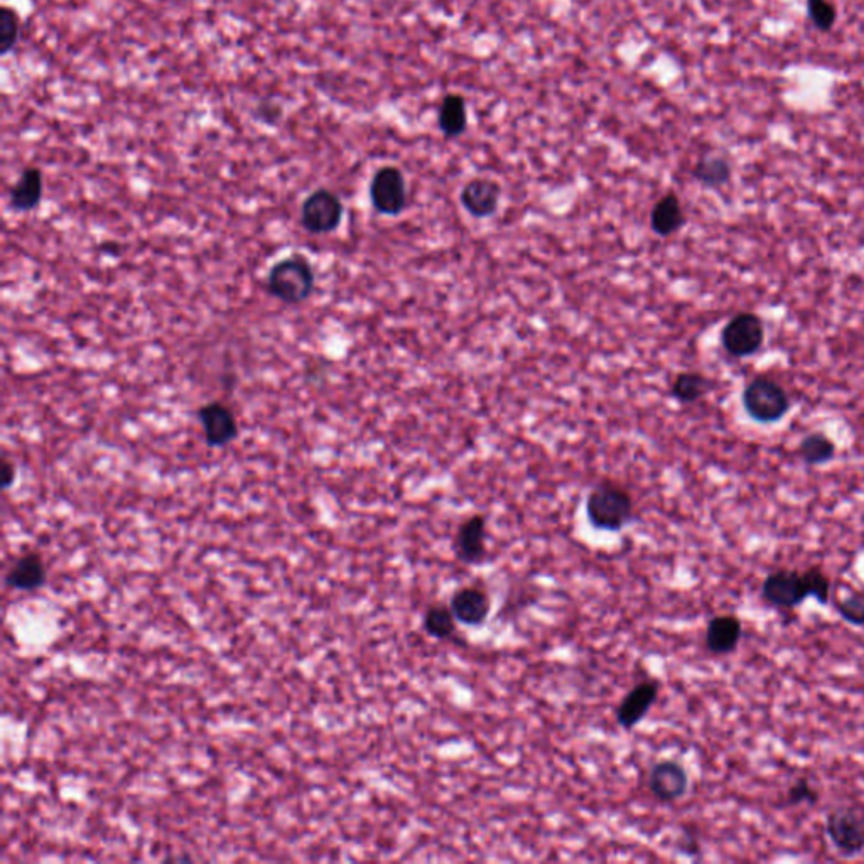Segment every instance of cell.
I'll use <instances>...</instances> for the list:
<instances>
[{
	"label": "cell",
	"mask_w": 864,
	"mask_h": 864,
	"mask_svg": "<svg viewBox=\"0 0 864 864\" xmlns=\"http://www.w3.org/2000/svg\"><path fill=\"white\" fill-rule=\"evenodd\" d=\"M316 286L313 265L304 255H287L272 265L267 276V291L277 301L301 304L308 301Z\"/></svg>",
	"instance_id": "cell-1"
},
{
	"label": "cell",
	"mask_w": 864,
	"mask_h": 864,
	"mask_svg": "<svg viewBox=\"0 0 864 864\" xmlns=\"http://www.w3.org/2000/svg\"><path fill=\"white\" fill-rule=\"evenodd\" d=\"M633 498L623 486L603 481L589 493L586 500V515L594 529L603 532H620L633 519Z\"/></svg>",
	"instance_id": "cell-2"
},
{
	"label": "cell",
	"mask_w": 864,
	"mask_h": 864,
	"mask_svg": "<svg viewBox=\"0 0 864 864\" xmlns=\"http://www.w3.org/2000/svg\"><path fill=\"white\" fill-rule=\"evenodd\" d=\"M746 416L758 424H775L787 416L792 407L787 390L767 375H758L741 394Z\"/></svg>",
	"instance_id": "cell-3"
},
{
	"label": "cell",
	"mask_w": 864,
	"mask_h": 864,
	"mask_svg": "<svg viewBox=\"0 0 864 864\" xmlns=\"http://www.w3.org/2000/svg\"><path fill=\"white\" fill-rule=\"evenodd\" d=\"M765 323L758 314L743 311L729 319L721 331V345L729 357L748 358L762 350Z\"/></svg>",
	"instance_id": "cell-4"
},
{
	"label": "cell",
	"mask_w": 864,
	"mask_h": 864,
	"mask_svg": "<svg viewBox=\"0 0 864 864\" xmlns=\"http://www.w3.org/2000/svg\"><path fill=\"white\" fill-rule=\"evenodd\" d=\"M826 834L837 853L856 858L864 853V814L854 807H836L826 817Z\"/></svg>",
	"instance_id": "cell-5"
},
{
	"label": "cell",
	"mask_w": 864,
	"mask_h": 864,
	"mask_svg": "<svg viewBox=\"0 0 864 864\" xmlns=\"http://www.w3.org/2000/svg\"><path fill=\"white\" fill-rule=\"evenodd\" d=\"M345 215L340 196L330 189L319 188L301 206V225L311 235H328L338 230Z\"/></svg>",
	"instance_id": "cell-6"
},
{
	"label": "cell",
	"mask_w": 864,
	"mask_h": 864,
	"mask_svg": "<svg viewBox=\"0 0 864 864\" xmlns=\"http://www.w3.org/2000/svg\"><path fill=\"white\" fill-rule=\"evenodd\" d=\"M370 201L380 215L397 216L405 210L407 184L399 168L384 166L373 174L370 183Z\"/></svg>",
	"instance_id": "cell-7"
},
{
	"label": "cell",
	"mask_w": 864,
	"mask_h": 864,
	"mask_svg": "<svg viewBox=\"0 0 864 864\" xmlns=\"http://www.w3.org/2000/svg\"><path fill=\"white\" fill-rule=\"evenodd\" d=\"M763 600L773 608L792 610L802 605L809 596L804 571L777 569L768 574L762 584Z\"/></svg>",
	"instance_id": "cell-8"
},
{
	"label": "cell",
	"mask_w": 864,
	"mask_h": 864,
	"mask_svg": "<svg viewBox=\"0 0 864 864\" xmlns=\"http://www.w3.org/2000/svg\"><path fill=\"white\" fill-rule=\"evenodd\" d=\"M198 421L205 434V443L210 448H225L238 436L237 417L223 402L213 400L198 409Z\"/></svg>",
	"instance_id": "cell-9"
},
{
	"label": "cell",
	"mask_w": 864,
	"mask_h": 864,
	"mask_svg": "<svg viewBox=\"0 0 864 864\" xmlns=\"http://www.w3.org/2000/svg\"><path fill=\"white\" fill-rule=\"evenodd\" d=\"M648 789L662 804H672L686 797L689 790V773L675 760L655 763L648 775Z\"/></svg>",
	"instance_id": "cell-10"
},
{
	"label": "cell",
	"mask_w": 864,
	"mask_h": 864,
	"mask_svg": "<svg viewBox=\"0 0 864 864\" xmlns=\"http://www.w3.org/2000/svg\"><path fill=\"white\" fill-rule=\"evenodd\" d=\"M660 682L655 679L638 682L632 691L623 697L620 706L616 708V723L623 729H633L642 723L645 716L654 708L659 699Z\"/></svg>",
	"instance_id": "cell-11"
},
{
	"label": "cell",
	"mask_w": 864,
	"mask_h": 864,
	"mask_svg": "<svg viewBox=\"0 0 864 864\" xmlns=\"http://www.w3.org/2000/svg\"><path fill=\"white\" fill-rule=\"evenodd\" d=\"M454 618L466 627H481L492 611V600L485 589L465 586L454 591L449 601Z\"/></svg>",
	"instance_id": "cell-12"
},
{
	"label": "cell",
	"mask_w": 864,
	"mask_h": 864,
	"mask_svg": "<svg viewBox=\"0 0 864 864\" xmlns=\"http://www.w3.org/2000/svg\"><path fill=\"white\" fill-rule=\"evenodd\" d=\"M454 552L459 561L475 566L486 557V517L471 515L459 525L454 537Z\"/></svg>",
	"instance_id": "cell-13"
},
{
	"label": "cell",
	"mask_w": 864,
	"mask_h": 864,
	"mask_svg": "<svg viewBox=\"0 0 864 864\" xmlns=\"http://www.w3.org/2000/svg\"><path fill=\"white\" fill-rule=\"evenodd\" d=\"M502 196V188L497 181L488 178L471 179L461 189V205L475 218H488L495 215Z\"/></svg>",
	"instance_id": "cell-14"
},
{
	"label": "cell",
	"mask_w": 864,
	"mask_h": 864,
	"mask_svg": "<svg viewBox=\"0 0 864 864\" xmlns=\"http://www.w3.org/2000/svg\"><path fill=\"white\" fill-rule=\"evenodd\" d=\"M743 638V623L736 615H718L711 618L706 628V648L714 655L735 652Z\"/></svg>",
	"instance_id": "cell-15"
},
{
	"label": "cell",
	"mask_w": 864,
	"mask_h": 864,
	"mask_svg": "<svg viewBox=\"0 0 864 864\" xmlns=\"http://www.w3.org/2000/svg\"><path fill=\"white\" fill-rule=\"evenodd\" d=\"M44 193L43 173L38 168H26L22 171L17 183L9 193V205L12 210L24 213L33 211L41 205Z\"/></svg>",
	"instance_id": "cell-16"
},
{
	"label": "cell",
	"mask_w": 864,
	"mask_h": 864,
	"mask_svg": "<svg viewBox=\"0 0 864 864\" xmlns=\"http://www.w3.org/2000/svg\"><path fill=\"white\" fill-rule=\"evenodd\" d=\"M686 225V215L682 210L681 200L675 193L662 196L650 211V228L659 237H670Z\"/></svg>",
	"instance_id": "cell-17"
},
{
	"label": "cell",
	"mask_w": 864,
	"mask_h": 864,
	"mask_svg": "<svg viewBox=\"0 0 864 864\" xmlns=\"http://www.w3.org/2000/svg\"><path fill=\"white\" fill-rule=\"evenodd\" d=\"M46 581V567L38 554H26L12 564L6 576L7 586L19 591H33Z\"/></svg>",
	"instance_id": "cell-18"
},
{
	"label": "cell",
	"mask_w": 864,
	"mask_h": 864,
	"mask_svg": "<svg viewBox=\"0 0 864 864\" xmlns=\"http://www.w3.org/2000/svg\"><path fill=\"white\" fill-rule=\"evenodd\" d=\"M714 389L713 380L697 372H682L675 377L670 395L681 404H696Z\"/></svg>",
	"instance_id": "cell-19"
},
{
	"label": "cell",
	"mask_w": 864,
	"mask_h": 864,
	"mask_svg": "<svg viewBox=\"0 0 864 864\" xmlns=\"http://www.w3.org/2000/svg\"><path fill=\"white\" fill-rule=\"evenodd\" d=\"M836 451V444L826 432L816 431L802 438L797 454L807 466H822L836 458Z\"/></svg>",
	"instance_id": "cell-20"
},
{
	"label": "cell",
	"mask_w": 864,
	"mask_h": 864,
	"mask_svg": "<svg viewBox=\"0 0 864 864\" xmlns=\"http://www.w3.org/2000/svg\"><path fill=\"white\" fill-rule=\"evenodd\" d=\"M468 115H466L465 98L459 95H448L439 108V129L448 139L459 137L466 130Z\"/></svg>",
	"instance_id": "cell-21"
},
{
	"label": "cell",
	"mask_w": 864,
	"mask_h": 864,
	"mask_svg": "<svg viewBox=\"0 0 864 864\" xmlns=\"http://www.w3.org/2000/svg\"><path fill=\"white\" fill-rule=\"evenodd\" d=\"M692 174L704 188L718 189L729 183L733 171L724 157L708 156L697 162Z\"/></svg>",
	"instance_id": "cell-22"
},
{
	"label": "cell",
	"mask_w": 864,
	"mask_h": 864,
	"mask_svg": "<svg viewBox=\"0 0 864 864\" xmlns=\"http://www.w3.org/2000/svg\"><path fill=\"white\" fill-rule=\"evenodd\" d=\"M456 618L448 606L431 605L424 615V630L427 635L438 640H448L456 633Z\"/></svg>",
	"instance_id": "cell-23"
},
{
	"label": "cell",
	"mask_w": 864,
	"mask_h": 864,
	"mask_svg": "<svg viewBox=\"0 0 864 864\" xmlns=\"http://www.w3.org/2000/svg\"><path fill=\"white\" fill-rule=\"evenodd\" d=\"M21 34V17L16 9L4 6L0 11V54H9L16 48Z\"/></svg>",
	"instance_id": "cell-24"
},
{
	"label": "cell",
	"mask_w": 864,
	"mask_h": 864,
	"mask_svg": "<svg viewBox=\"0 0 864 864\" xmlns=\"http://www.w3.org/2000/svg\"><path fill=\"white\" fill-rule=\"evenodd\" d=\"M836 611L844 621L853 627H864V591L853 589L851 593L839 598L834 603Z\"/></svg>",
	"instance_id": "cell-25"
},
{
	"label": "cell",
	"mask_w": 864,
	"mask_h": 864,
	"mask_svg": "<svg viewBox=\"0 0 864 864\" xmlns=\"http://www.w3.org/2000/svg\"><path fill=\"white\" fill-rule=\"evenodd\" d=\"M821 799L819 790L814 787V783L810 782L809 778L800 777L790 785L783 805L785 807H795V805L809 804L816 805Z\"/></svg>",
	"instance_id": "cell-26"
},
{
	"label": "cell",
	"mask_w": 864,
	"mask_h": 864,
	"mask_svg": "<svg viewBox=\"0 0 864 864\" xmlns=\"http://www.w3.org/2000/svg\"><path fill=\"white\" fill-rule=\"evenodd\" d=\"M807 14L812 24L822 33H829L836 24V7L829 0H807Z\"/></svg>",
	"instance_id": "cell-27"
},
{
	"label": "cell",
	"mask_w": 864,
	"mask_h": 864,
	"mask_svg": "<svg viewBox=\"0 0 864 864\" xmlns=\"http://www.w3.org/2000/svg\"><path fill=\"white\" fill-rule=\"evenodd\" d=\"M804 576L810 598H814L819 605H827L829 596H831V579L829 576L822 571L821 567L817 566L805 569Z\"/></svg>",
	"instance_id": "cell-28"
},
{
	"label": "cell",
	"mask_w": 864,
	"mask_h": 864,
	"mask_svg": "<svg viewBox=\"0 0 864 864\" xmlns=\"http://www.w3.org/2000/svg\"><path fill=\"white\" fill-rule=\"evenodd\" d=\"M257 119L264 124L274 125L282 119V105L274 100H264L257 107Z\"/></svg>",
	"instance_id": "cell-29"
},
{
	"label": "cell",
	"mask_w": 864,
	"mask_h": 864,
	"mask_svg": "<svg viewBox=\"0 0 864 864\" xmlns=\"http://www.w3.org/2000/svg\"><path fill=\"white\" fill-rule=\"evenodd\" d=\"M14 481H16V465L11 463L9 459L4 458V463H2V486L4 488H11L14 485Z\"/></svg>",
	"instance_id": "cell-30"
}]
</instances>
